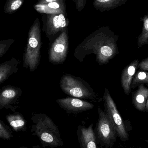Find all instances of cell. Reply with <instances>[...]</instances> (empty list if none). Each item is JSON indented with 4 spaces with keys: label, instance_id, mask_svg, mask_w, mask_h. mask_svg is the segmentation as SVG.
Listing matches in <instances>:
<instances>
[{
    "label": "cell",
    "instance_id": "6da1fadb",
    "mask_svg": "<svg viewBox=\"0 0 148 148\" xmlns=\"http://www.w3.org/2000/svg\"><path fill=\"white\" fill-rule=\"evenodd\" d=\"M118 40V36L109 27H102L90 34L76 47L74 56L82 62L88 56L94 55L99 65H106L119 53Z\"/></svg>",
    "mask_w": 148,
    "mask_h": 148
},
{
    "label": "cell",
    "instance_id": "7a4b0ae2",
    "mask_svg": "<svg viewBox=\"0 0 148 148\" xmlns=\"http://www.w3.org/2000/svg\"><path fill=\"white\" fill-rule=\"evenodd\" d=\"M60 86L62 90L71 97L89 99L94 102L103 101V98L95 92L89 84L81 77L64 74L61 77Z\"/></svg>",
    "mask_w": 148,
    "mask_h": 148
},
{
    "label": "cell",
    "instance_id": "3957f363",
    "mask_svg": "<svg viewBox=\"0 0 148 148\" xmlns=\"http://www.w3.org/2000/svg\"><path fill=\"white\" fill-rule=\"evenodd\" d=\"M32 120L36 134L44 145L53 148L63 146L59 128L50 117L44 114H35Z\"/></svg>",
    "mask_w": 148,
    "mask_h": 148
},
{
    "label": "cell",
    "instance_id": "277c9868",
    "mask_svg": "<svg viewBox=\"0 0 148 148\" xmlns=\"http://www.w3.org/2000/svg\"><path fill=\"white\" fill-rule=\"evenodd\" d=\"M40 29L34 26L30 29L23 55V67L34 72L40 65L42 47Z\"/></svg>",
    "mask_w": 148,
    "mask_h": 148
},
{
    "label": "cell",
    "instance_id": "5b68a950",
    "mask_svg": "<svg viewBox=\"0 0 148 148\" xmlns=\"http://www.w3.org/2000/svg\"><path fill=\"white\" fill-rule=\"evenodd\" d=\"M99 118L94 130L97 144L104 148H112L117 139L115 129L107 114L100 106L98 108Z\"/></svg>",
    "mask_w": 148,
    "mask_h": 148
},
{
    "label": "cell",
    "instance_id": "8992f818",
    "mask_svg": "<svg viewBox=\"0 0 148 148\" xmlns=\"http://www.w3.org/2000/svg\"><path fill=\"white\" fill-rule=\"evenodd\" d=\"M103 100L104 101V110L115 129L117 137L123 142L128 141L129 139V134L125 122L122 118L108 89L107 88L105 89Z\"/></svg>",
    "mask_w": 148,
    "mask_h": 148
},
{
    "label": "cell",
    "instance_id": "52a82bcc",
    "mask_svg": "<svg viewBox=\"0 0 148 148\" xmlns=\"http://www.w3.org/2000/svg\"><path fill=\"white\" fill-rule=\"evenodd\" d=\"M68 29H64L49 46V61L54 65L61 64L65 61L69 52Z\"/></svg>",
    "mask_w": 148,
    "mask_h": 148
},
{
    "label": "cell",
    "instance_id": "ba28073f",
    "mask_svg": "<svg viewBox=\"0 0 148 148\" xmlns=\"http://www.w3.org/2000/svg\"><path fill=\"white\" fill-rule=\"evenodd\" d=\"M52 17L48 22L45 30L49 40V46L64 29L68 28L69 24L66 12L55 14Z\"/></svg>",
    "mask_w": 148,
    "mask_h": 148
},
{
    "label": "cell",
    "instance_id": "9c48e42d",
    "mask_svg": "<svg viewBox=\"0 0 148 148\" xmlns=\"http://www.w3.org/2000/svg\"><path fill=\"white\" fill-rule=\"evenodd\" d=\"M21 89L13 85H6L0 89V110L5 108L14 111L22 95Z\"/></svg>",
    "mask_w": 148,
    "mask_h": 148
},
{
    "label": "cell",
    "instance_id": "30bf717a",
    "mask_svg": "<svg viewBox=\"0 0 148 148\" xmlns=\"http://www.w3.org/2000/svg\"><path fill=\"white\" fill-rule=\"evenodd\" d=\"M56 103L67 114H79L92 109L94 105L82 99L67 97L56 100Z\"/></svg>",
    "mask_w": 148,
    "mask_h": 148
},
{
    "label": "cell",
    "instance_id": "8fae6325",
    "mask_svg": "<svg viewBox=\"0 0 148 148\" xmlns=\"http://www.w3.org/2000/svg\"><path fill=\"white\" fill-rule=\"evenodd\" d=\"M93 123L86 127L79 125L76 130L77 139L81 148H97Z\"/></svg>",
    "mask_w": 148,
    "mask_h": 148
},
{
    "label": "cell",
    "instance_id": "7c38bea8",
    "mask_svg": "<svg viewBox=\"0 0 148 148\" xmlns=\"http://www.w3.org/2000/svg\"><path fill=\"white\" fill-rule=\"evenodd\" d=\"M139 63V60H134L123 69L122 73L120 79L122 87L124 93L127 95L131 91L130 85L138 69Z\"/></svg>",
    "mask_w": 148,
    "mask_h": 148
},
{
    "label": "cell",
    "instance_id": "4fadbf2b",
    "mask_svg": "<svg viewBox=\"0 0 148 148\" xmlns=\"http://www.w3.org/2000/svg\"><path fill=\"white\" fill-rule=\"evenodd\" d=\"M19 64V60L15 58L0 63V84L18 72Z\"/></svg>",
    "mask_w": 148,
    "mask_h": 148
},
{
    "label": "cell",
    "instance_id": "5bb4252c",
    "mask_svg": "<svg viewBox=\"0 0 148 148\" xmlns=\"http://www.w3.org/2000/svg\"><path fill=\"white\" fill-rule=\"evenodd\" d=\"M148 101V89L144 84L139 85L136 91L132 94V103L137 110L145 112L146 103Z\"/></svg>",
    "mask_w": 148,
    "mask_h": 148
},
{
    "label": "cell",
    "instance_id": "9a60e30c",
    "mask_svg": "<svg viewBox=\"0 0 148 148\" xmlns=\"http://www.w3.org/2000/svg\"><path fill=\"white\" fill-rule=\"evenodd\" d=\"M128 0H94V8L101 12L108 11L121 7L126 3Z\"/></svg>",
    "mask_w": 148,
    "mask_h": 148
},
{
    "label": "cell",
    "instance_id": "2e32d148",
    "mask_svg": "<svg viewBox=\"0 0 148 148\" xmlns=\"http://www.w3.org/2000/svg\"><path fill=\"white\" fill-rule=\"evenodd\" d=\"M7 121L15 131L17 132L25 127L26 121L23 116L20 113L15 112L6 116Z\"/></svg>",
    "mask_w": 148,
    "mask_h": 148
},
{
    "label": "cell",
    "instance_id": "e0dca14e",
    "mask_svg": "<svg viewBox=\"0 0 148 148\" xmlns=\"http://www.w3.org/2000/svg\"><path fill=\"white\" fill-rule=\"evenodd\" d=\"M143 23L141 34L137 39V45L138 48L142 47V46L148 44V16L145 15L142 19Z\"/></svg>",
    "mask_w": 148,
    "mask_h": 148
},
{
    "label": "cell",
    "instance_id": "ac0fdd59",
    "mask_svg": "<svg viewBox=\"0 0 148 148\" xmlns=\"http://www.w3.org/2000/svg\"><path fill=\"white\" fill-rule=\"evenodd\" d=\"M145 84L148 85V72L140 70L136 73L131 82L130 88L134 89L140 84Z\"/></svg>",
    "mask_w": 148,
    "mask_h": 148
},
{
    "label": "cell",
    "instance_id": "d6986e66",
    "mask_svg": "<svg viewBox=\"0 0 148 148\" xmlns=\"http://www.w3.org/2000/svg\"><path fill=\"white\" fill-rule=\"evenodd\" d=\"M13 39L4 40L0 41V58H2L8 51L11 45L14 42Z\"/></svg>",
    "mask_w": 148,
    "mask_h": 148
},
{
    "label": "cell",
    "instance_id": "ffe728a7",
    "mask_svg": "<svg viewBox=\"0 0 148 148\" xmlns=\"http://www.w3.org/2000/svg\"><path fill=\"white\" fill-rule=\"evenodd\" d=\"M11 137L12 135L7 129L4 123L0 121V138L4 140H10Z\"/></svg>",
    "mask_w": 148,
    "mask_h": 148
},
{
    "label": "cell",
    "instance_id": "44dd1931",
    "mask_svg": "<svg viewBox=\"0 0 148 148\" xmlns=\"http://www.w3.org/2000/svg\"><path fill=\"white\" fill-rule=\"evenodd\" d=\"M138 68L141 71L148 72V58L142 60L138 64Z\"/></svg>",
    "mask_w": 148,
    "mask_h": 148
},
{
    "label": "cell",
    "instance_id": "7402d4cb",
    "mask_svg": "<svg viewBox=\"0 0 148 148\" xmlns=\"http://www.w3.org/2000/svg\"><path fill=\"white\" fill-rule=\"evenodd\" d=\"M73 1L75 3L76 8L81 12L85 7L87 0H73Z\"/></svg>",
    "mask_w": 148,
    "mask_h": 148
},
{
    "label": "cell",
    "instance_id": "603a6c76",
    "mask_svg": "<svg viewBox=\"0 0 148 148\" xmlns=\"http://www.w3.org/2000/svg\"><path fill=\"white\" fill-rule=\"evenodd\" d=\"M22 4V1L21 0H16L11 4L10 8L12 10H15L18 9Z\"/></svg>",
    "mask_w": 148,
    "mask_h": 148
},
{
    "label": "cell",
    "instance_id": "cb8c5ba5",
    "mask_svg": "<svg viewBox=\"0 0 148 148\" xmlns=\"http://www.w3.org/2000/svg\"><path fill=\"white\" fill-rule=\"evenodd\" d=\"M130 148H136V147H131Z\"/></svg>",
    "mask_w": 148,
    "mask_h": 148
}]
</instances>
